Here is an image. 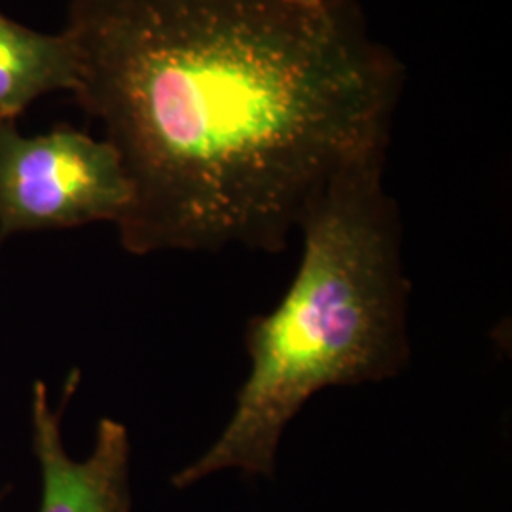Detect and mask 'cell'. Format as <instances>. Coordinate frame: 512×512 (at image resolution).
I'll return each instance as SVG.
<instances>
[{
	"instance_id": "7a4b0ae2",
	"label": "cell",
	"mask_w": 512,
	"mask_h": 512,
	"mask_svg": "<svg viewBox=\"0 0 512 512\" xmlns=\"http://www.w3.org/2000/svg\"><path fill=\"white\" fill-rule=\"evenodd\" d=\"M384 160L380 148L344 165L304 211L294 281L274 311L247 323L251 370L234 412L202 458L173 476L177 490L226 469L274 475L283 433L315 393L384 382L410 363V281Z\"/></svg>"
},
{
	"instance_id": "277c9868",
	"label": "cell",
	"mask_w": 512,
	"mask_h": 512,
	"mask_svg": "<svg viewBox=\"0 0 512 512\" xmlns=\"http://www.w3.org/2000/svg\"><path fill=\"white\" fill-rule=\"evenodd\" d=\"M78 384L80 372L73 370L59 408H52L46 385H33V452L42 482L38 512H131V446L124 423L112 418L99 421L92 454L82 461L65 450L61 420Z\"/></svg>"
},
{
	"instance_id": "5b68a950",
	"label": "cell",
	"mask_w": 512,
	"mask_h": 512,
	"mask_svg": "<svg viewBox=\"0 0 512 512\" xmlns=\"http://www.w3.org/2000/svg\"><path fill=\"white\" fill-rule=\"evenodd\" d=\"M78 88L73 40L63 31L44 35L0 14V126L44 93Z\"/></svg>"
},
{
	"instance_id": "8992f818",
	"label": "cell",
	"mask_w": 512,
	"mask_h": 512,
	"mask_svg": "<svg viewBox=\"0 0 512 512\" xmlns=\"http://www.w3.org/2000/svg\"><path fill=\"white\" fill-rule=\"evenodd\" d=\"M306 2V6H321V4H325L327 0H304Z\"/></svg>"
},
{
	"instance_id": "52a82bcc",
	"label": "cell",
	"mask_w": 512,
	"mask_h": 512,
	"mask_svg": "<svg viewBox=\"0 0 512 512\" xmlns=\"http://www.w3.org/2000/svg\"><path fill=\"white\" fill-rule=\"evenodd\" d=\"M289 2H294V4H302V6H306V2H304V0H289Z\"/></svg>"
},
{
	"instance_id": "3957f363",
	"label": "cell",
	"mask_w": 512,
	"mask_h": 512,
	"mask_svg": "<svg viewBox=\"0 0 512 512\" xmlns=\"http://www.w3.org/2000/svg\"><path fill=\"white\" fill-rule=\"evenodd\" d=\"M131 184L116 148L84 131L57 128L25 137L0 126V241L40 230L118 222Z\"/></svg>"
},
{
	"instance_id": "6da1fadb",
	"label": "cell",
	"mask_w": 512,
	"mask_h": 512,
	"mask_svg": "<svg viewBox=\"0 0 512 512\" xmlns=\"http://www.w3.org/2000/svg\"><path fill=\"white\" fill-rule=\"evenodd\" d=\"M65 33L131 184V255L279 253L344 165L387 147L403 73L353 0H73Z\"/></svg>"
}]
</instances>
